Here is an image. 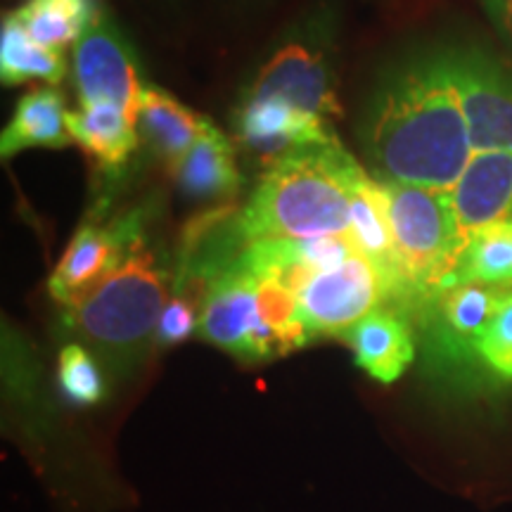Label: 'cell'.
<instances>
[{"label": "cell", "instance_id": "6da1fadb", "mask_svg": "<svg viewBox=\"0 0 512 512\" xmlns=\"http://www.w3.org/2000/svg\"><path fill=\"white\" fill-rule=\"evenodd\" d=\"M363 147L380 181L430 190L458 183L475 150L446 50L413 57L377 88Z\"/></svg>", "mask_w": 512, "mask_h": 512}, {"label": "cell", "instance_id": "7a4b0ae2", "mask_svg": "<svg viewBox=\"0 0 512 512\" xmlns=\"http://www.w3.org/2000/svg\"><path fill=\"white\" fill-rule=\"evenodd\" d=\"M363 166L335 140L292 152L261 176L238 214V235L249 245L349 235L351 197Z\"/></svg>", "mask_w": 512, "mask_h": 512}, {"label": "cell", "instance_id": "3957f363", "mask_svg": "<svg viewBox=\"0 0 512 512\" xmlns=\"http://www.w3.org/2000/svg\"><path fill=\"white\" fill-rule=\"evenodd\" d=\"M169 297L164 259L140 233L112 273L62 306V320L95 349L124 358L140 354L143 344L157 335Z\"/></svg>", "mask_w": 512, "mask_h": 512}, {"label": "cell", "instance_id": "277c9868", "mask_svg": "<svg viewBox=\"0 0 512 512\" xmlns=\"http://www.w3.org/2000/svg\"><path fill=\"white\" fill-rule=\"evenodd\" d=\"M389 221L406 299L437 297L451 285L467 242L453 214L451 190L387 183Z\"/></svg>", "mask_w": 512, "mask_h": 512}, {"label": "cell", "instance_id": "5b68a950", "mask_svg": "<svg viewBox=\"0 0 512 512\" xmlns=\"http://www.w3.org/2000/svg\"><path fill=\"white\" fill-rule=\"evenodd\" d=\"M200 335L242 361H266L280 354L278 337L261 318L256 278L242 256L211 268L202 302Z\"/></svg>", "mask_w": 512, "mask_h": 512}, {"label": "cell", "instance_id": "8992f818", "mask_svg": "<svg viewBox=\"0 0 512 512\" xmlns=\"http://www.w3.org/2000/svg\"><path fill=\"white\" fill-rule=\"evenodd\" d=\"M299 309L311 337L347 335L356 323L399 299L394 285L361 252L332 271L316 273L297 294Z\"/></svg>", "mask_w": 512, "mask_h": 512}, {"label": "cell", "instance_id": "52a82bcc", "mask_svg": "<svg viewBox=\"0 0 512 512\" xmlns=\"http://www.w3.org/2000/svg\"><path fill=\"white\" fill-rule=\"evenodd\" d=\"M446 53L472 150L512 152V69L477 48Z\"/></svg>", "mask_w": 512, "mask_h": 512}, {"label": "cell", "instance_id": "ba28073f", "mask_svg": "<svg viewBox=\"0 0 512 512\" xmlns=\"http://www.w3.org/2000/svg\"><path fill=\"white\" fill-rule=\"evenodd\" d=\"M74 86L79 105L110 102L133 117L138 114L143 86L136 55L117 24L102 12L74 46Z\"/></svg>", "mask_w": 512, "mask_h": 512}, {"label": "cell", "instance_id": "9c48e42d", "mask_svg": "<svg viewBox=\"0 0 512 512\" xmlns=\"http://www.w3.org/2000/svg\"><path fill=\"white\" fill-rule=\"evenodd\" d=\"M140 233H143L140 214L121 216L114 221L91 219L83 223L50 275V297L62 306L79 299L83 292L98 285L107 273L121 264Z\"/></svg>", "mask_w": 512, "mask_h": 512}, {"label": "cell", "instance_id": "30bf717a", "mask_svg": "<svg viewBox=\"0 0 512 512\" xmlns=\"http://www.w3.org/2000/svg\"><path fill=\"white\" fill-rule=\"evenodd\" d=\"M235 136L266 169L302 147L328 145L337 140L328 121L294 110L278 98L254 95H245L240 102L235 114Z\"/></svg>", "mask_w": 512, "mask_h": 512}, {"label": "cell", "instance_id": "8fae6325", "mask_svg": "<svg viewBox=\"0 0 512 512\" xmlns=\"http://www.w3.org/2000/svg\"><path fill=\"white\" fill-rule=\"evenodd\" d=\"M245 95L278 98L294 110L323 121L342 117V102L325 57L316 48L294 41L268 60Z\"/></svg>", "mask_w": 512, "mask_h": 512}, {"label": "cell", "instance_id": "7c38bea8", "mask_svg": "<svg viewBox=\"0 0 512 512\" xmlns=\"http://www.w3.org/2000/svg\"><path fill=\"white\" fill-rule=\"evenodd\" d=\"M451 202L465 242L479 230L512 221V152H475L451 188Z\"/></svg>", "mask_w": 512, "mask_h": 512}, {"label": "cell", "instance_id": "4fadbf2b", "mask_svg": "<svg viewBox=\"0 0 512 512\" xmlns=\"http://www.w3.org/2000/svg\"><path fill=\"white\" fill-rule=\"evenodd\" d=\"M351 240L366 259L387 275L389 283L394 285L399 299H406L401 280L399 254L394 245V230L389 221V195L387 185L380 178L368 176L363 171L356 181L354 197H351Z\"/></svg>", "mask_w": 512, "mask_h": 512}, {"label": "cell", "instance_id": "5bb4252c", "mask_svg": "<svg viewBox=\"0 0 512 512\" xmlns=\"http://www.w3.org/2000/svg\"><path fill=\"white\" fill-rule=\"evenodd\" d=\"M138 126L145 143L171 171L183 162L211 121L192 112L162 88L143 86L138 100Z\"/></svg>", "mask_w": 512, "mask_h": 512}, {"label": "cell", "instance_id": "9a60e30c", "mask_svg": "<svg viewBox=\"0 0 512 512\" xmlns=\"http://www.w3.org/2000/svg\"><path fill=\"white\" fill-rule=\"evenodd\" d=\"M178 190L192 202H230L240 190V171L235 162V145L228 136L209 124L202 138L174 169Z\"/></svg>", "mask_w": 512, "mask_h": 512}, {"label": "cell", "instance_id": "2e32d148", "mask_svg": "<svg viewBox=\"0 0 512 512\" xmlns=\"http://www.w3.org/2000/svg\"><path fill=\"white\" fill-rule=\"evenodd\" d=\"M67 102L60 88L38 86L19 98L10 124L0 136V155L10 159L31 147L62 150L74 143L67 124Z\"/></svg>", "mask_w": 512, "mask_h": 512}, {"label": "cell", "instance_id": "e0dca14e", "mask_svg": "<svg viewBox=\"0 0 512 512\" xmlns=\"http://www.w3.org/2000/svg\"><path fill=\"white\" fill-rule=\"evenodd\" d=\"M347 342L354 349L356 366L382 384L399 380L415 356L408 325L396 313L384 309L356 323L347 332Z\"/></svg>", "mask_w": 512, "mask_h": 512}, {"label": "cell", "instance_id": "ac0fdd59", "mask_svg": "<svg viewBox=\"0 0 512 512\" xmlns=\"http://www.w3.org/2000/svg\"><path fill=\"white\" fill-rule=\"evenodd\" d=\"M67 124L74 143L105 171L121 169L138 150V119L119 105H79L69 112Z\"/></svg>", "mask_w": 512, "mask_h": 512}, {"label": "cell", "instance_id": "d6986e66", "mask_svg": "<svg viewBox=\"0 0 512 512\" xmlns=\"http://www.w3.org/2000/svg\"><path fill=\"white\" fill-rule=\"evenodd\" d=\"M67 76V62L57 50L38 46L22 27L15 12L3 17L0 29V81L3 86H19L31 79H43L57 86Z\"/></svg>", "mask_w": 512, "mask_h": 512}, {"label": "cell", "instance_id": "ffe728a7", "mask_svg": "<svg viewBox=\"0 0 512 512\" xmlns=\"http://www.w3.org/2000/svg\"><path fill=\"white\" fill-rule=\"evenodd\" d=\"M15 15L38 46L60 53L79 43L100 12L93 0H27Z\"/></svg>", "mask_w": 512, "mask_h": 512}, {"label": "cell", "instance_id": "44dd1931", "mask_svg": "<svg viewBox=\"0 0 512 512\" xmlns=\"http://www.w3.org/2000/svg\"><path fill=\"white\" fill-rule=\"evenodd\" d=\"M458 283L512 287V221L472 235L453 273L451 285Z\"/></svg>", "mask_w": 512, "mask_h": 512}, {"label": "cell", "instance_id": "7402d4cb", "mask_svg": "<svg viewBox=\"0 0 512 512\" xmlns=\"http://www.w3.org/2000/svg\"><path fill=\"white\" fill-rule=\"evenodd\" d=\"M512 287L484 285V283H458L439 292L441 316L453 335L477 342L479 335L496 316L498 306L508 297Z\"/></svg>", "mask_w": 512, "mask_h": 512}, {"label": "cell", "instance_id": "603a6c76", "mask_svg": "<svg viewBox=\"0 0 512 512\" xmlns=\"http://www.w3.org/2000/svg\"><path fill=\"white\" fill-rule=\"evenodd\" d=\"M254 278L261 318L266 320L268 328H271L273 335L278 337L280 354L285 356L290 354V351L302 349L311 339V335L309 330H306L297 294H294L290 287L280 283V280L271 278V275L254 273Z\"/></svg>", "mask_w": 512, "mask_h": 512}, {"label": "cell", "instance_id": "cb8c5ba5", "mask_svg": "<svg viewBox=\"0 0 512 512\" xmlns=\"http://www.w3.org/2000/svg\"><path fill=\"white\" fill-rule=\"evenodd\" d=\"M60 387L62 394L76 406H93L105 399V380L98 363L93 361L91 351L83 349L81 344H67L60 351Z\"/></svg>", "mask_w": 512, "mask_h": 512}, {"label": "cell", "instance_id": "d4e9b609", "mask_svg": "<svg viewBox=\"0 0 512 512\" xmlns=\"http://www.w3.org/2000/svg\"><path fill=\"white\" fill-rule=\"evenodd\" d=\"M475 349L484 363L505 380H512V290L503 304L498 306L496 316L479 335Z\"/></svg>", "mask_w": 512, "mask_h": 512}, {"label": "cell", "instance_id": "484cf974", "mask_svg": "<svg viewBox=\"0 0 512 512\" xmlns=\"http://www.w3.org/2000/svg\"><path fill=\"white\" fill-rule=\"evenodd\" d=\"M200 318L202 302H197L188 292L174 290L164 306L162 318H159L155 342L159 347H174V344L185 342L200 330Z\"/></svg>", "mask_w": 512, "mask_h": 512}, {"label": "cell", "instance_id": "4316f807", "mask_svg": "<svg viewBox=\"0 0 512 512\" xmlns=\"http://www.w3.org/2000/svg\"><path fill=\"white\" fill-rule=\"evenodd\" d=\"M482 3L501 34L512 41V0H482Z\"/></svg>", "mask_w": 512, "mask_h": 512}]
</instances>
